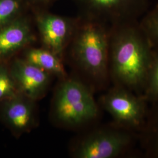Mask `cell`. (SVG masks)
<instances>
[{"label": "cell", "mask_w": 158, "mask_h": 158, "mask_svg": "<svg viewBox=\"0 0 158 158\" xmlns=\"http://www.w3.org/2000/svg\"><path fill=\"white\" fill-rule=\"evenodd\" d=\"M139 21L111 25L109 74L114 85L142 95L153 49Z\"/></svg>", "instance_id": "cell-1"}, {"label": "cell", "mask_w": 158, "mask_h": 158, "mask_svg": "<svg viewBox=\"0 0 158 158\" xmlns=\"http://www.w3.org/2000/svg\"><path fill=\"white\" fill-rule=\"evenodd\" d=\"M106 23L89 18L74 42V58L90 82L102 87L108 82L110 29Z\"/></svg>", "instance_id": "cell-2"}, {"label": "cell", "mask_w": 158, "mask_h": 158, "mask_svg": "<svg viewBox=\"0 0 158 158\" xmlns=\"http://www.w3.org/2000/svg\"><path fill=\"white\" fill-rule=\"evenodd\" d=\"M99 107L90 87L77 79H64L57 87L52 104V114L60 124L79 127L98 118Z\"/></svg>", "instance_id": "cell-3"}, {"label": "cell", "mask_w": 158, "mask_h": 158, "mask_svg": "<svg viewBox=\"0 0 158 158\" xmlns=\"http://www.w3.org/2000/svg\"><path fill=\"white\" fill-rule=\"evenodd\" d=\"M138 143L135 132L117 125L91 131L78 143L74 151L77 158H117L131 156Z\"/></svg>", "instance_id": "cell-4"}, {"label": "cell", "mask_w": 158, "mask_h": 158, "mask_svg": "<svg viewBox=\"0 0 158 158\" xmlns=\"http://www.w3.org/2000/svg\"><path fill=\"white\" fill-rule=\"evenodd\" d=\"M101 105L113 117L114 124L138 134L145 124L149 102L142 95L114 85L102 96Z\"/></svg>", "instance_id": "cell-5"}, {"label": "cell", "mask_w": 158, "mask_h": 158, "mask_svg": "<svg viewBox=\"0 0 158 158\" xmlns=\"http://www.w3.org/2000/svg\"><path fill=\"white\" fill-rule=\"evenodd\" d=\"M89 18L112 25L139 21L149 9V0H80Z\"/></svg>", "instance_id": "cell-6"}, {"label": "cell", "mask_w": 158, "mask_h": 158, "mask_svg": "<svg viewBox=\"0 0 158 158\" xmlns=\"http://www.w3.org/2000/svg\"><path fill=\"white\" fill-rule=\"evenodd\" d=\"M9 68L19 93L34 101L45 95L51 74L23 59H15Z\"/></svg>", "instance_id": "cell-7"}, {"label": "cell", "mask_w": 158, "mask_h": 158, "mask_svg": "<svg viewBox=\"0 0 158 158\" xmlns=\"http://www.w3.org/2000/svg\"><path fill=\"white\" fill-rule=\"evenodd\" d=\"M35 102L21 93L17 94L1 102V118L15 134L28 132L36 124Z\"/></svg>", "instance_id": "cell-8"}, {"label": "cell", "mask_w": 158, "mask_h": 158, "mask_svg": "<svg viewBox=\"0 0 158 158\" xmlns=\"http://www.w3.org/2000/svg\"><path fill=\"white\" fill-rule=\"evenodd\" d=\"M38 24L46 49L59 57L70 35V27L68 21L62 17L47 15L40 17Z\"/></svg>", "instance_id": "cell-9"}, {"label": "cell", "mask_w": 158, "mask_h": 158, "mask_svg": "<svg viewBox=\"0 0 158 158\" xmlns=\"http://www.w3.org/2000/svg\"><path fill=\"white\" fill-rule=\"evenodd\" d=\"M33 40L31 29L25 20L10 22L0 28V60L12 56Z\"/></svg>", "instance_id": "cell-10"}, {"label": "cell", "mask_w": 158, "mask_h": 158, "mask_svg": "<svg viewBox=\"0 0 158 158\" xmlns=\"http://www.w3.org/2000/svg\"><path fill=\"white\" fill-rule=\"evenodd\" d=\"M138 135L144 156L158 158V100L149 102L145 124Z\"/></svg>", "instance_id": "cell-11"}, {"label": "cell", "mask_w": 158, "mask_h": 158, "mask_svg": "<svg viewBox=\"0 0 158 158\" xmlns=\"http://www.w3.org/2000/svg\"><path fill=\"white\" fill-rule=\"evenodd\" d=\"M23 59L51 74L63 79L66 77V72L59 57L47 49H29Z\"/></svg>", "instance_id": "cell-12"}, {"label": "cell", "mask_w": 158, "mask_h": 158, "mask_svg": "<svg viewBox=\"0 0 158 158\" xmlns=\"http://www.w3.org/2000/svg\"><path fill=\"white\" fill-rule=\"evenodd\" d=\"M139 23L153 49L158 52V4L151 10H148Z\"/></svg>", "instance_id": "cell-13"}, {"label": "cell", "mask_w": 158, "mask_h": 158, "mask_svg": "<svg viewBox=\"0 0 158 158\" xmlns=\"http://www.w3.org/2000/svg\"><path fill=\"white\" fill-rule=\"evenodd\" d=\"M142 96L148 102L158 100V52L154 50Z\"/></svg>", "instance_id": "cell-14"}, {"label": "cell", "mask_w": 158, "mask_h": 158, "mask_svg": "<svg viewBox=\"0 0 158 158\" xmlns=\"http://www.w3.org/2000/svg\"><path fill=\"white\" fill-rule=\"evenodd\" d=\"M19 93L12 77L10 68L0 64V102Z\"/></svg>", "instance_id": "cell-15"}, {"label": "cell", "mask_w": 158, "mask_h": 158, "mask_svg": "<svg viewBox=\"0 0 158 158\" xmlns=\"http://www.w3.org/2000/svg\"><path fill=\"white\" fill-rule=\"evenodd\" d=\"M19 8L18 0H0V27L11 22Z\"/></svg>", "instance_id": "cell-16"}]
</instances>
